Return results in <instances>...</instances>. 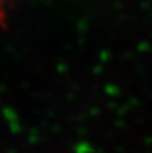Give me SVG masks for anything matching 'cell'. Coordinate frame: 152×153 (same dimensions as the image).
<instances>
[{"mask_svg":"<svg viewBox=\"0 0 152 153\" xmlns=\"http://www.w3.org/2000/svg\"><path fill=\"white\" fill-rule=\"evenodd\" d=\"M5 1H7V0H0V8H1L3 5H4V3H5Z\"/></svg>","mask_w":152,"mask_h":153,"instance_id":"6da1fadb","label":"cell"}]
</instances>
